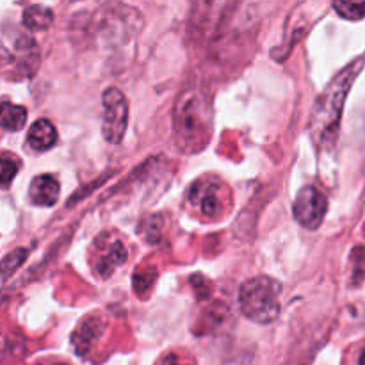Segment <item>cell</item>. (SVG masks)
<instances>
[{
	"mask_svg": "<svg viewBox=\"0 0 365 365\" xmlns=\"http://www.w3.org/2000/svg\"><path fill=\"white\" fill-rule=\"evenodd\" d=\"M103 103V138L113 145L123 139L128 123V103L118 88H107L102 95Z\"/></svg>",
	"mask_w": 365,
	"mask_h": 365,
	"instance_id": "obj_5",
	"label": "cell"
},
{
	"mask_svg": "<svg viewBox=\"0 0 365 365\" xmlns=\"http://www.w3.org/2000/svg\"><path fill=\"white\" fill-rule=\"evenodd\" d=\"M27 141L31 145V148L36 150V152H46V150H50L57 143L56 127L48 120L41 118V120L34 121L31 125Z\"/></svg>",
	"mask_w": 365,
	"mask_h": 365,
	"instance_id": "obj_10",
	"label": "cell"
},
{
	"mask_svg": "<svg viewBox=\"0 0 365 365\" xmlns=\"http://www.w3.org/2000/svg\"><path fill=\"white\" fill-rule=\"evenodd\" d=\"M353 260V282L362 284L365 280V246H356L351 253Z\"/></svg>",
	"mask_w": 365,
	"mask_h": 365,
	"instance_id": "obj_14",
	"label": "cell"
},
{
	"mask_svg": "<svg viewBox=\"0 0 365 365\" xmlns=\"http://www.w3.org/2000/svg\"><path fill=\"white\" fill-rule=\"evenodd\" d=\"M334 9L346 20H362L365 16V2H335Z\"/></svg>",
	"mask_w": 365,
	"mask_h": 365,
	"instance_id": "obj_13",
	"label": "cell"
},
{
	"mask_svg": "<svg viewBox=\"0 0 365 365\" xmlns=\"http://www.w3.org/2000/svg\"><path fill=\"white\" fill-rule=\"evenodd\" d=\"M0 123H2V128H6L9 132L21 130L25 127V123H27V110H25V107L14 106L9 100H4Z\"/></svg>",
	"mask_w": 365,
	"mask_h": 365,
	"instance_id": "obj_12",
	"label": "cell"
},
{
	"mask_svg": "<svg viewBox=\"0 0 365 365\" xmlns=\"http://www.w3.org/2000/svg\"><path fill=\"white\" fill-rule=\"evenodd\" d=\"M29 198L34 205L50 207L59 198V182L52 175H39L31 182Z\"/></svg>",
	"mask_w": 365,
	"mask_h": 365,
	"instance_id": "obj_8",
	"label": "cell"
},
{
	"mask_svg": "<svg viewBox=\"0 0 365 365\" xmlns=\"http://www.w3.org/2000/svg\"><path fill=\"white\" fill-rule=\"evenodd\" d=\"M359 365H365V346H364L362 351H360V355H359Z\"/></svg>",
	"mask_w": 365,
	"mask_h": 365,
	"instance_id": "obj_18",
	"label": "cell"
},
{
	"mask_svg": "<svg viewBox=\"0 0 365 365\" xmlns=\"http://www.w3.org/2000/svg\"><path fill=\"white\" fill-rule=\"evenodd\" d=\"M280 284L269 277H255L239 291L245 317L259 324H269L280 314Z\"/></svg>",
	"mask_w": 365,
	"mask_h": 365,
	"instance_id": "obj_3",
	"label": "cell"
},
{
	"mask_svg": "<svg viewBox=\"0 0 365 365\" xmlns=\"http://www.w3.org/2000/svg\"><path fill=\"white\" fill-rule=\"evenodd\" d=\"M128 259V250L116 232L98 235L93 245V267L100 278H109L114 269L123 266Z\"/></svg>",
	"mask_w": 365,
	"mask_h": 365,
	"instance_id": "obj_4",
	"label": "cell"
},
{
	"mask_svg": "<svg viewBox=\"0 0 365 365\" xmlns=\"http://www.w3.org/2000/svg\"><path fill=\"white\" fill-rule=\"evenodd\" d=\"M53 365H64V364H53Z\"/></svg>",
	"mask_w": 365,
	"mask_h": 365,
	"instance_id": "obj_19",
	"label": "cell"
},
{
	"mask_svg": "<svg viewBox=\"0 0 365 365\" xmlns=\"http://www.w3.org/2000/svg\"><path fill=\"white\" fill-rule=\"evenodd\" d=\"M160 365H187L185 362H182L177 355H168L166 359H163Z\"/></svg>",
	"mask_w": 365,
	"mask_h": 365,
	"instance_id": "obj_17",
	"label": "cell"
},
{
	"mask_svg": "<svg viewBox=\"0 0 365 365\" xmlns=\"http://www.w3.org/2000/svg\"><path fill=\"white\" fill-rule=\"evenodd\" d=\"M328 210V202L323 192L314 185H305L298 192L294 202V217L307 230H316L321 227L324 214Z\"/></svg>",
	"mask_w": 365,
	"mask_h": 365,
	"instance_id": "obj_6",
	"label": "cell"
},
{
	"mask_svg": "<svg viewBox=\"0 0 365 365\" xmlns=\"http://www.w3.org/2000/svg\"><path fill=\"white\" fill-rule=\"evenodd\" d=\"M21 21L27 29L31 31H45L52 25L53 14L48 7L39 6V4H34V6H29L27 9L24 11V16H21Z\"/></svg>",
	"mask_w": 365,
	"mask_h": 365,
	"instance_id": "obj_11",
	"label": "cell"
},
{
	"mask_svg": "<svg viewBox=\"0 0 365 365\" xmlns=\"http://www.w3.org/2000/svg\"><path fill=\"white\" fill-rule=\"evenodd\" d=\"M365 64V59H356L351 64L339 71L330 84L327 86L321 96L317 98L312 113V135L319 145L334 141L335 134L341 123L342 109H344L346 96H348L351 84L359 77Z\"/></svg>",
	"mask_w": 365,
	"mask_h": 365,
	"instance_id": "obj_1",
	"label": "cell"
},
{
	"mask_svg": "<svg viewBox=\"0 0 365 365\" xmlns=\"http://www.w3.org/2000/svg\"><path fill=\"white\" fill-rule=\"evenodd\" d=\"M16 163H14L13 159H11L7 153H4L2 155V178H0V182H2V187H9L11 180L14 178V175H16Z\"/></svg>",
	"mask_w": 365,
	"mask_h": 365,
	"instance_id": "obj_16",
	"label": "cell"
},
{
	"mask_svg": "<svg viewBox=\"0 0 365 365\" xmlns=\"http://www.w3.org/2000/svg\"><path fill=\"white\" fill-rule=\"evenodd\" d=\"M25 257H27V250H24V248L14 250V252L7 253V255L4 257V264H2L4 278H7L14 269H18V267L21 266V262L25 260Z\"/></svg>",
	"mask_w": 365,
	"mask_h": 365,
	"instance_id": "obj_15",
	"label": "cell"
},
{
	"mask_svg": "<svg viewBox=\"0 0 365 365\" xmlns=\"http://www.w3.org/2000/svg\"><path fill=\"white\" fill-rule=\"evenodd\" d=\"M212 125V109L209 100L198 89L180 95L173 109V128L178 146L184 152H198L207 145Z\"/></svg>",
	"mask_w": 365,
	"mask_h": 365,
	"instance_id": "obj_2",
	"label": "cell"
},
{
	"mask_svg": "<svg viewBox=\"0 0 365 365\" xmlns=\"http://www.w3.org/2000/svg\"><path fill=\"white\" fill-rule=\"evenodd\" d=\"M189 202L195 203L200 212L210 217L221 214V209H223L220 185H214V182H196L189 191Z\"/></svg>",
	"mask_w": 365,
	"mask_h": 365,
	"instance_id": "obj_7",
	"label": "cell"
},
{
	"mask_svg": "<svg viewBox=\"0 0 365 365\" xmlns=\"http://www.w3.org/2000/svg\"><path fill=\"white\" fill-rule=\"evenodd\" d=\"M103 330V321L100 317H89V319L82 321L81 327L75 330L71 342L78 355H86L91 349V346L98 341Z\"/></svg>",
	"mask_w": 365,
	"mask_h": 365,
	"instance_id": "obj_9",
	"label": "cell"
}]
</instances>
